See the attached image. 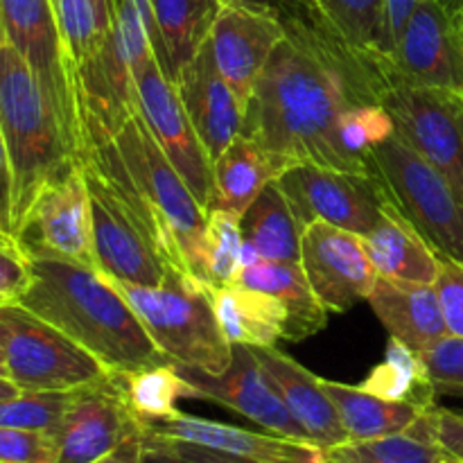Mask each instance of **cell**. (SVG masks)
Masks as SVG:
<instances>
[{
	"label": "cell",
	"mask_w": 463,
	"mask_h": 463,
	"mask_svg": "<svg viewBox=\"0 0 463 463\" xmlns=\"http://www.w3.org/2000/svg\"><path fill=\"white\" fill-rule=\"evenodd\" d=\"M362 242L378 276L419 285H434L437 280L439 256L389 203Z\"/></svg>",
	"instance_id": "obj_25"
},
{
	"label": "cell",
	"mask_w": 463,
	"mask_h": 463,
	"mask_svg": "<svg viewBox=\"0 0 463 463\" xmlns=\"http://www.w3.org/2000/svg\"><path fill=\"white\" fill-rule=\"evenodd\" d=\"M154 14V52L167 80L206 43L224 0H149Z\"/></svg>",
	"instance_id": "obj_26"
},
{
	"label": "cell",
	"mask_w": 463,
	"mask_h": 463,
	"mask_svg": "<svg viewBox=\"0 0 463 463\" xmlns=\"http://www.w3.org/2000/svg\"><path fill=\"white\" fill-rule=\"evenodd\" d=\"M0 346L21 392H72L111 378L98 357L18 301L0 306Z\"/></svg>",
	"instance_id": "obj_7"
},
{
	"label": "cell",
	"mask_w": 463,
	"mask_h": 463,
	"mask_svg": "<svg viewBox=\"0 0 463 463\" xmlns=\"http://www.w3.org/2000/svg\"><path fill=\"white\" fill-rule=\"evenodd\" d=\"M57 457L52 432L0 428V463H54Z\"/></svg>",
	"instance_id": "obj_40"
},
{
	"label": "cell",
	"mask_w": 463,
	"mask_h": 463,
	"mask_svg": "<svg viewBox=\"0 0 463 463\" xmlns=\"http://www.w3.org/2000/svg\"><path fill=\"white\" fill-rule=\"evenodd\" d=\"M378 102L396 134L419 152L463 202V98L450 90L380 77Z\"/></svg>",
	"instance_id": "obj_9"
},
{
	"label": "cell",
	"mask_w": 463,
	"mask_h": 463,
	"mask_svg": "<svg viewBox=\"0 0 463 463\" xmlns=\"http://www.w3.org/2000/svg\"><path fill=\"white\" fill-rule=\"evenodd\" d=\"M428 423L439 446L463 461V414L434 405L428 410Z\"/></svg>",
	"instance_id": "obj_44"
},
{
	"label": "cell",
	"mask_w": 463,
	"mask_h": 463,
	"mask_svg": "<svg viewBox=\"0 0 463 463\" xmlns=\"http://www.w3.org/2000/svg\"><path fill=\"white\" fill-rule=\"evenodd\" d=\"M373 63L380 77L450 90L463 98V39L439 0H419L393 52Z\"/></svg>",
	"instance_id": "obj_14"
},
{
	"label": "cell",
	"mask_w": 463,
	"mask_h": 463,
	"mask_svg": "<svg viewBox=\"0 0 463 463\" xmlns=\"http://www.w3.org/2000/svg\"><path fill=\"white\" fill-rule=\"evenodd\" d=\"M0 366H3V369H5V353H3V346H0ZM5 371H7V369H5Z\"/></svg>",
	"instance_id": "obj_53"
},
{
	"label": "cell",
	"mask_w": 463,
	"mask_h": 463,
	"mask_svg": "<svg viewBox=\"0 0 463 463\" xmlns=\"http://www.w3.org/2000/svg\"><path fill=\"white\" fill-rule=\"evenodd\" d=\"M315 3H317V5H319V0H315Z\"/></svg>",
	"instance_id": "obj_55"
},
{
	"label": "cell",
	"mask_w": 463,
	"mask_h": 463,
	"mask_svg": "<svg viewBox=\"0 0 463 463\" xmlns=\"http://www.w3.org/2000/svg\"><path fill=\"white\" fill-rule=\"evenodd\" d=\"M32 283L18 303L75 339L111 373L165 364L134 307L109 276L61 258H30Z\"/></svg>",
	"instance_id": "obj_2"
},
{
	"label": "cell",
	"mask_w": 463,
	"mask_h": 463,
	"mask_svg": "<svg viewBox=\"0 0 463 463\" xmlns=\"http://www.w3.org/2000/svg\"><path fill=\"white\" fill-rule=\"evenodd\" d=\"M154 14L149 0H116L111 34L98 54L75 71L77 109L116 129L136 111L134 66L154 50Z\"/></svg>",
	"instance_id": "obj_8"
},
{
	"label": "cell",
	"mask_w": 463,
	"mask_h": 463,
	"mask_svg": "<svg viewBox=\"0 0 463 463\" xmlns=\"http://www.w3.org/2000/svg\"><path fill=\"white\" fill-rule=\"evenodd\" d=\"M301 267L328 312H344L369 298L378 271L360 235L315 220L301 231Z\"/></svg>",
	"instance_id": "obj_17"
},
{
	"label": "cell",
	"mask_w": 463,
	"mask_h": 463,
	"mask_svg": "<svg viewBox=\"0 0 463 463\" xmlns=\"http://www.w3.org/2000/svg\"><path fill=\"white\" fill-rule=\"evenodd\" d=\"M366 301L392 337L419 353L450 335L434 285L402 283L378 276Z\"/></svg>",
	"instance_id": "obj_23"
},
{
	"label": "cell",
	"mask_w": 463,
	"mask_h": 463,
	"mask_svg": "<svg viewBox=\"0 0 463 463\" xmlns=\"http://www.w3.org/2000/svg\"><path fill=\"white\" fill-rule=\"evenodd\" d=\"M72 392H21L5 398L0 401V428L54 432L71 405Z\"/></svg>",
	"instance_id": "obj_37"
},
{
	"label": "cell",
	"mask_w": 463,
	"mask_h": 463,
	"mask_svg": "<svg viewBox=\"0 0 463 463\" xmlns=\"http://www.w3.org/2000/svg\"><path fill=\"white\" fill-rule=\"evenodd\" d=\"M285 36L288 27L279 14L238 3L222 5L211 32L213 57L244 109L258 77Z\"/></svg>",
	"instance_id": "obj_18"
},
{
	"label": "cell",
	"mask_w": 463,
	"mask_h": 463,
	"mask_svg": "<svg viewBox=\"0 0 463 463\" xmlns=\"http://www.w3.org/2000/svg\"><path fill=\"white\" fill-rule=\"evenodd\" d=\"M448 333L463 337V262L439 258V274L434 280Z\"/></svg>",
	"instance_id": "obj_42"
},
{
	"label": "cell",
	"mask_w": 463,
	"mask_h": 463,
	"mask_svg": "<svg viewBox=\"0 0 463 463\" xmlns=\"http://www.w3.org/2000/svg\"><path fill=\"white\" fill-rule=\"evenodd\" d=\"M143 463H185V461L176 459V457L167 455V452H163V450H156V448H152V446H145Z\"/></svg>",
	"instance_id": "obj_50"
},
{
	"label": "cell",
	"mask_w": 463,
	"mask_h": 463,
	"mask_svg": "<svg viewBox=\"0 0 463 463\" xmlns=\"http://www.w3.org/2000/svg\"><path fill=\"white\" fill-rule=\"evenodd\" d=\"M298 231L326 220L364 238L380 222L387 202L369 172H348L317 163H292L276 176Z\"/></svg>",
	"instance_id": "obj_10"
},
{
	"label": "cell",
	"mask_w": 463,
	"mask_h": 463,
	"mask_svg": "<svg viewBox=\"0 0 463 463\" xmlns=\"http://www.w3.org/2000/svg\"><path fill=\"white\" fill-rule=\"evenodd\" d=\"M134 89L136 109L149 134L208 215L215 199L213 161L185 113L175 81L167 80L154 50L134 66Z\"/></svg>",
	"instance_id": "obj_12"
},
{
	"label": "cell",
	"mask_w": 463,
	"mask_h": 463,
	"mask_svg": "<svg viewBox=\"0 0 463 463\" xmlns=\"http://www.w3.org/2000/svg\"><path fill=\"white\" fill-rule=\"evenodd\" d=\"M339 140L344 149L364 161V154L393 134V122L380 102L360 104L339 120Z\"/></svg>",
	"instance_id": "obj_38"
},
{
	"label": "cell",
	"mask_w": 463,
	"mask_h": 463,
	"mask_svg": "<svg viewBox=\"0 0 463 463\" xmlns=\"http://www.w3.org/2000/svg\"><path fill=\"white\" fill-rule=\"evenodd\" d=\"M80 170L90 197L93 251L98 269L118 283L156 288L165 276L167 262L149 242L129 208L109 188L107 181L84 167Z\"/></svg>",
	"instance_id": "obj_15"
},
{
	"label": "cell",
	"mask_w": 463,
	"mask_h": 463,
	"mask_svg": "<svg viewBox=\"0 0 463 463\" xmlns=\"http://www.w3.org/2000/svg\"><path fill=\"white\" fill-rule=\"evenodd\" d=\"M224 3L249 5V7L267 9L288 21H326L315 0H224Z\"/></svg>",
	"instance_id": "obj_45"
},
{
	"label": "cell",
	"mask_w": 463,
	"mask_h": 463,
	"mask_svg": "<svg viewBox=\"0 0 463 463\" xmlns=\"http://www.w3.org/2000/svg\"><path fill=\"white\" fill-rule=\"evenodd\" d=\"M0 229L12 233V175H9L3 129H0Z\"/></svg>",
	"instance_id": "obj_48"
},
{
	"label": "cell",
	"mask_w": 463,
	"mask_h": 463,
	"mask_svg": "<svg viewBox=\"0 0 463 463\" xmlns=\"http://www.w3.org/2000/svg\"><path fill=\"white\" fill-rule=\"evenodd\" d=\"M420 357L428 366L437 396H459L463 393V337L446 335L432 346L423 348Z\"/></svg>",
	"instance_id": "obj_39"
},
{
	"label": "cell",
	"mask_w": 463,
	"mask_h": 463,
	"mask_svg": "<svg viewBox=\"0 0 463 463\" xmlns=\"http://www.w3.org/2000/svg\"><path fill=\"white\" fill-rule=\"evenodd\" d=\"M253 353L269 383L274 384L280 401L285 402L294 420L301 425L310 443L324 450V448L348 441L346 430L321 384V378H317L306 366H301L276 346L253 348Z\"/></svg>",
	"instance_id": "obj_22"
},
{
	"label": "cell",
	"mask_w": 463,
	"mask_h": 463,
	"mask_svg": "<svg viewBox=\"0 0 463 463\" xmlns=\"http://www.w3.org/2000/svg\"><path fill=\"white\" fill-rule=\"evenodd\" d=\"M213 306L231 344L262 348L276 346L279 339H285L288 315L274 297L260 289L235 283L213 288Z\"/></svg>",
	"instance_id": "obj_27"
},
{
	"label": "cell",
	"mask_w": 463,
	"mask_h": 463,
	"mask_svg": "<svg viewBox=\"0 0 463 463\" xmlns=\"http://www.w3.org/2000/svg\"><path fill=\"white\" fill-rule=\"evenodd\" d=\"M321 384L337 410L348 441H371V439L402 434L425 414L420 407L387 401V398L364 392L362 387H351V384L324 378H321Z\"/></svg>",
	"instance_id": "obj_28"
},
{
	"label": "cell",
	"mask_w": 463,
	"mask_h": 463,
	"mask_svg": "<svg viewBox=\"0 0 463 463\" xmlns=\"http://www.w3.org/2000/svg\"><path fill=\"white\" fill-rule=\"evenodd\" d=\"M0 129L12 175V233L36 194L77 163L63 127L18 50L0 36Z\"/></svg>",
	"instance_id": "obj_3"
},
{
	"label": "cell",
	"mask_w": 463,
	"mask_h": 463,
	"mask_svg": "<svg viewBox=\"0 0 463 463\" xmlns=\"http://www.w3.org/2000/svg\"><path fill=\"white\" fill-rule=\"evenodd\" d=\"M443 450L432 437L428 411L407 432L371 441H344L324 448L321 463H441Z\"/></svg>",
	"instance_id": "obj_33"
},
{
	"label": "cell",
	"mask_w": 463,
	"mask_h": 463,
	"mask_svg": "<svg viewBox=\"0 0 463 463\" xmlns=\"http://www.w3.org/2000/svg\"><path fill=\"white\" fill-rule=\"evenodd\" d=\"M109 131L136 190L165 240L170 262L206 283V211L149 134L138 109Z\"/></svg>",
	"instance_id": "obj_5"
},
{
	"label": "cell",
	"mask_w": 463,
	"mask_h": 463,
	"mask_svg": "<svg viewBox=\"0 0 463 463\" xmlns=\"http://www.w3.org/2000/svg\"><path fill=\"white\" fill-rule=\"evenodd\" d=\"M233 283L260 289L283 306L285 315H288L285 339L301 342V339L324 330L328 324V310L312 292L301 262H276L258 258L256 262L240 269Z\"/></svg>",
	"instance_id": "obj_24"
},
{
	"label": "cell",
	"mask_w": 463,
	"mask_h": 463,
	"mask_svg": "<svg viewBox=\"0 0 463 463\" xmlns=\"http://www.w3.org/2000/svg\"><path fill=\"white\" fill-rule=\"evenodd\" d=\"M459 398H463V393H459Z\"/></svg>",
	"instance_id": "obj_56"
},
{
	"label": "cell",
	"mask_w": 463,
	"mask_h": 463,
	"mask_svg": "<svg viewBox=\"0 0 463 463\" xmlns=\"http://www.w3.org/2000/svg\"><path fill=\"white\" fill-rule=\"evenodd\" d=\"M145 459V430L129 434L125 441L118 443L111 452L95 459L93 463H143Z\"/></svg>",
	"instance_id": "obj_47"
},
{
	"label": "cell",
	"mask_w": 463,
	"mask_h": 463,
	"mask_svg": "<svg viewBox=\"0 0 463 463\" xmlns=\"http://www.w3.org/2000/svg\"><path fill=\"white\" fill-rule=\"evenodd\" d=\"M52 5L75 75L77 68L90 61L107 43L116 21V0H52Z\"/></svg>",
	"instance_id": "obj_34"
},
{
	"label": "cell",
	"mask_w": 463,
	"mask_h": 463,
	"mask_svg": "<svg viewBox=\"0 0 463 463\" xmlns=\"http://www.w3.org/2000/svg\"><path fill=\"white\" fill-rule=\"evenodd\" d=\"M14 235L30 258H61L98 269L90 197L80 167L36 194Z\"/></svg>",
	"instance_id": "obj_13"
},
{
	"label": "cell",
	"mask_w": 463,
	"mask_h": 463,
	"mask_svg": "<svg viewBox=\"0 0 463 463\" xmlns=\"http://www.w3.org/2000/svg\"><path fill=\"white\" fill-rule=\"evenodd\" d=\"M113 285L134 307L167 362L197 366L208 373L229 369L233 346L217 321L211 285L172 265L156 288L118 280Z\"/></svg>",
	"instance_id": "obj_4"
},
{
	"label": "cell",
	"mask_w": 463,
	"mask_h": 463,
	"mask_svg": "<svg viewBox=\"0 0 463 463\" xmlns=\"http://www.w3.org/2000/svg\"><path fill=\"white\" fill-rule=\"evenodd\" d=\"M145 432L154 434V437L197 443V446L213 448V450L265 463H321V457H324V450L317 448L315 443L292 441V439L271 432H251V430L235 428V425L188 416L184 411H176L170 419L145 425Z\"/></svg>",
	"instance_id": "obj_21"
},
{
	"label": "cell",
	"mask_w": 463,
	"mask_h": 463,
	"mask_svg": "<svg viewBox=\"0 0 463 463\" xmlns=\"http://www.w3.org/2000/svg\"><path fill=\"white\" fill-rule=\"evenodd\" d=\"M242 224L240 217L222 208H213L206 215V247H203V265H206V283L211 288H224L235 280L242 269Z\"/></svg>",
	"instance_id": "obj_36"
},
{
	"label": "cell",
	"mask_w": 463,
	"mask_h": 463,
	"mask_svg": "<svg viewBox=\"0 0 463 463\" xmlns=\"http://www.w3.org/2000/svg\"><path fill=\"white\" fill-rule=\"evenodd\" d=\"M0 36L18 50L52 104L77 163L75 75L63 48L52 0H0Z\"/></svg>",
	"instance_id": "obj_11"
},
{
	"label": "cell",
	"mask_w": 463,
	"mask_h": 463,
	"mask_svg": "<svg viewBox=\"0 0 463 463\" xmlns=\"http://www.w3.org/2000/svg\"><path fill=\"white\" fill-rule=\"evenodd\" d=\"M419 5V0H387V9H384V36L383 48H380V57L384 59L393 52L396 41L401 36L402 27H405L407 18H410L411 9Z\"/></svg>",
	"instance_id": "obj_46"
},
{
	"label": "cell",
	"mask_w": 463,
	"mask_h": 463,
	"mask_svg": "<svg viewBox=\"0 0 463 463\" xmlns=\"http://www.w3.org/2000/svg\"><path fill=\"white\" fill-rule=\"evenodd\" d=\"M441 463H463L461 459H457V457H452V455H443V459H441Z\"/></svg>",
	"instance_id": "obj_52"
},
{
	"label": "cell",
	"mask_w": 463,
	"mask_h": 463,
	"mask_svg": "<svg viewBox=\"0 0 463 463\" xmlns=\"http://www.w3.org/2000/svg\"><path fill=\"white\" fill-rule=\"evenodd\" d=\"M213 176H215L213 208L229 211L242 220L253 199L279 176V170L253 140L240 134L220 154V158L213 161Z\"/></svg>",
	"instance_id": "obj_29"
},
{
	"label": "cell",
	"mask_w": 463,
	"mask_h": 463,
	"mask_svg": "<svg viewBox=\"0 0 463 463\" xmlns=\"http://www.w3.org/2000/svg\"><path fill=\"white\" fill-rule=\"evenodd\" d=\"M0 378H7V371H5L3 366H0Z\"/></svg>",
	"instance_id": "obj_54"
},
{
	"label": "cell",
	"mask_w": 463,
	"mask_h": 463,
	"mask_svg": "<svg viewBox=\"0 0 463 463\" xmlns=\"http://www.w3.org/2000/svg\"><path fill=\"white\" fill-rule=\"evenodd\" d=\"M143 430L111 378L72 392L71 405L54 430L59 457L54 463H93L129 434Z\"/></svg>",
	"instance_id": "obj_19"
},
{
	"label": "cell",
	"mask_w": 463,
	"mask_h": 463,
	"mask_svg": "<svg viewBox=\"0 0 463 463\" xmlns=\"http://www.w3.org/2000/svg\"><path fill=\"white\" fill-rule=\"evenodd\" d=\"M244 109L240 134L253 140L276 170L317 163L366 172L362 158L344 149L339 120L360 104L378 102L375 63L339 39L326 21H288Z\"/></svg>",
	"instance_id": "obj_1"
},
{
	"label": "cell",
	"mask_w": 463,
	"mask_h": 463,
	"mask_svg": "<svg viewBox=\"0 0 463 463\" xmlns=\"http://www.w3.org/2000/svg\"><path fill=\"white\" fill-rule=\"evenodd\" d=\"M319 9L335 34L371 61L380 57L387 0H319Z\"/></svg>",
	"instance_id": "obj_35"
},
{
	"label": "cell",
	"mask_w": 463,
	"mask_h": 463,
	"mask_svg": "<svg viewBox=\"0 0 463 463\" xmlns=\"http://www.w3.org/2000/svg\"><path fill=\"white\" fill-rule=\"evenodd\" d=\"M185 113L202 140L211 161L240 136L244 120V104L231 89L213 57L211 36L175 80Z\"/></svg>",
	"instance_id": "obj_20"
},
{
	"label": "cell",
	"mask_w": 463,
	"mask_h": 463,
	"mask_svg": "<svg viewBox=\"0 0 463 463\" xmlns=\"http://www.w3.org/2000/svg\"><path fill=\"white\" fill-rule=\"evenodd\" d=\"M240 224L244 244H249L260 258L301 262V231L276 179L253 199Z\"/></svg>",
	"instance_id": "obj_30"
},
{
	"label": "cell",
	"mask_w": 463,
	"mask_h": 463,
	"mask_svg": "<svg viewBox=\"0 0 463 463\" xmlns=\"http://www.w3.org/2000/svg\"><path fill=\"white\" fill-rule=\"evenodd\" d=\"M113 383L120 389V396L134 419L140 425L156 423V420L170 419L176 411L179 398H193V389L179 375L172 362L147 369L127 371V373H113Z\"/></svg>",
	"instance_id": "obj_32"
},
{
	"label": "cell",
	"mask_w": 463,
	"mask_h": 463,
	"mask_svg": "<svg viewBox=\"0 0 463 463\" xmlns=\"http://www.w3.org/2000/svg\"><path fill=\"white\" fill-rule=\"evenodd\" d=\"M384 202L414 226L439 258L463 262V202L452 185L393 131L364 154Z\"/></svg>",
	"instance_id": "obj_6"
},
{
	"label": "cell",
	"mask_w": 463,
	"mask_h": 463,
	"mask_svg": "<svg viewBox=\"0 0 463 463\" xmlns=\"http://www.w3.org/2000/svg\"><path fill=\"white\" fill-rule=\"evenodd\" d=\"M32 283V260L18 238L0 229V306L14 303Z\"/></svg>",
	"instance_id": "obj_41"
},
{
	"label": "cell",
	"mask_w": 463,
	"mask_h": 463,
	"mask_svg": "<svg viewBox=\"0 0 463 463\" xmlns=\"http://www.w3.org/2000/svg\"><path fill=\"white\" fill-rule=\"evenodd\" d=\"M229 369L222 373H208L197 366L172 364L176 366L181 378L193 389V398L211 401L238 411L240 416L249 419L251 423L260 425L265 432L279 434V437L292 439V441L310 443L301 425L294 420L285 402L276 393L274 384L269 383L267 373L262 371L256 353L251 346L244 344H231Z\"/></svg>",
	"instance_id": "obj_16"
},
{
	"label": "cell",
	"mask_w": 463,
	"mask_h": 463,
	"mask_svg": "<svg viewBox=\"0 0 463 463\" xmlns=\"http://www.w3.org/2000/svg\"><path fill=\"white\" fill-rule=\"evenodd\" d=\"M360 387L387 401L420 407L423 411L437 405V389L423 357L396 337L389 339L384 360L369 371Z\"/></svg>",
	"instance_id": "obj_31"
},
{
	"label": "cell",
	"mask_w": 463,
	"mask_h": 463,
	"mask_svg": "<svg viewBox=\"0 0 463 463\" xmlns=\"http://www.w3.org/2000/svg\"><path fill=\"white\" fill-rule=\"evenodd\" d=\"M18 393H21V389H18L16 384L12 383V380L0 378V401H5V398L18 396Z\"/></svg>",
	"instance_id": "obj_51"
},
{
	"label": "cell",
	"mask_w": 463,
	"mask_h": 463,
	"mask_svg": "<svg viewBox=\"0 0 463 463\" xmlns=\"http://www.w3.org/2000/svg\"><path fill=\"white\" fill-rule=\"evenodd\" d=\"M439 5H441L443 12L448 14L450 23L463 39V0H439Z\"/></svg>",
	"instance_id": "obj_49"
},
{
	"label": "cell",
	"mask_w": 463,
	"mask_h": 463,
	"mask_svg": "<svg viewBox=\"0 0 463 463\" xmlns=\"http://www.w3.org/2000/svg\"><path fill=\"white\" fill-rule=\"evenodd\" d=\"M145 446H152L156 450L167 452V455L176 457V459L185 463H265L258 459H249V457L229 455V452L213 450V448L197 446V443L176 441V439L154 437V434L145 432Z\"/></svg>",
	"instance_id": "obj_43"
}]
</instances>
